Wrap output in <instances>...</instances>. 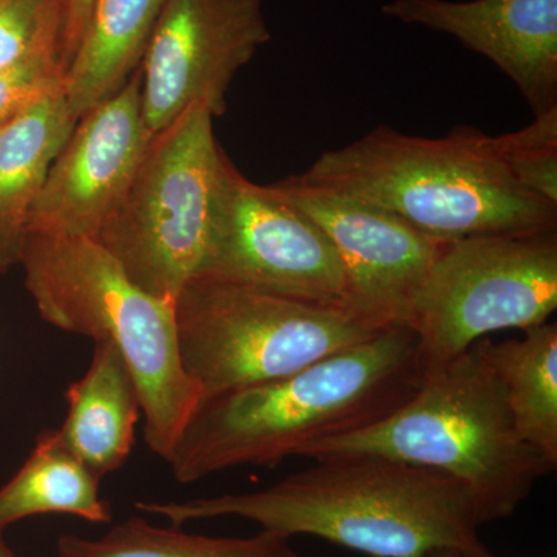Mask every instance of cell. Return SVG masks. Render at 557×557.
Returning <instances> with one entry per match:
<instances>
[{"mask_svg":"<svg viewBox=\"0 0 557 557\" xmlns=\"http://www.w3.org/2000/svg\"><path fill=\"white\" fill-rule=\"evenodd\" d=\"M375 456L437 469L474 497L480 525L507 519L556 471L520 437L500 381L479 344L424 375L416 394L379 423L321 440L298 457Z\"/></svg>","mask_w":557,"mask_h":557,"instance_id":"4","label":"cell"},{"mask_svg":"<svg viewBox=\"0 0 557 557\" xmlns=\"http://www.w3.org/2000/svg\"><path fill=\"white\" fill-rule=\"evenodd\" d=\"M421 557H494L491 553L486 555H474V553L460 552V549H437V552L426 553Z\"/></svg>","mask_w":557,"mask_h":557,"instance_id":"24","label":"cell"},{"mask_svg":"<svg viewBox=\"0 0 557 557\" xmlns=\"http://www.w3.org/2000/svg\"><path fill=\"white\" fill-rule=\"evenodd\" d=\"M21 265L47 324L119 348L137 384L146 443L166 461L201 401L180 358L174 302L137 287L97 240L28 234Z\"/></svg>","mask_w":557,"mask_h":557,"instance_id":"5","label":"cell"},{"mask_svg":"<svg viewBox=\"0 0 557 557\" xmlns=\"http://www.w3.org/2000/svg\"><path fill=\"white\" fill-rule=\"evenodd\" d=\"M523 333L478 344L504 387L520 437L557 467V324L548 321Z\"/></svg>","mask_w":557,"mask_h":557,"instance_id":"18","label":"cell"},{"mask_svg":"<svg viewBox=\"0 0 557 557\" xmlns=\"http://www.w3.org/2000/svg\"><path fill=\"white\" fill-rule=\"evenodd\" d=\"M100 480L65 445L58 429L40 432L20 471L0 487V531L39 515L75 516L97 525L112 522Z\"/></svg>","mask_w":557,"mask_h":557,"instance_id":"17","label":"cell"},{"mask_svg":"<svg viewBox=\"0 0 557 557\" xmlns=\"http://www.w3.org/2000/svg\"><path fill=\"white\" fill-rule=\"evenodd\" d=\"M139 511L182 527L240 518L263 531L314 536L370 557H421L437 549L486 555L471 491L437 469L391 458H325L252 493L186 502H139Z\"/></svg>","mask_w":557,"mask_h":557,"instance_id":"1","label":"cell"},{"mask_svg":"<svg viewBox=\"0 0 557 557\" xmlns=\"http://www.w3.org/2000/svg\"><path fill=\"white\" fill-rule=\"evenodd\" d=\"M199 276L319 306L344 309L346 299L343 263L327 236L270 185L249 182L226 156Z\"/></svg>","mask_w":557,"mask_h":557,"instance_id":"9","label":"cell"},{"mask_svg":"<svg viewBox=\"0 0 557 557\" xmlns=\"http://www.w3.org/2000/svg\"><path fill=\"white\" fill-rule=\"evenodd\" d=\"M174 311L180 358L201 399L284 379L383 332L343 307L207 276L182 288Z\"/></svg>","mask_w":557,"mask_h":557,"instance_id":"6","label":"cell"},{"mask_svg":"<svg viewBox=\"0 0 557 557\" xmlns=\"http://www.w3.org/2000/svg\"><path fill=\"white\" fill-rule=\"evenodd\" d=\"M168 0H94L64 97L76 119L116 94L137 72Z\"/></svg>","mask_w":557,"mask_h":557,"instance_id":"16","label":"cell"},{"mask_svg":"<svg viewBox=\"0 0 557 557\" xmlns=\"http://www.w3.org/2000/svg\"><path fill=\"white\" fill-rule=\"evenodd\" d=\"M94 0H67V10H65L64 33H62L61 57L64 61L65 69L76 47H78L81 36L86 28L87 20L91 10Z\"/></svg>","mask_w":557,"mask_h":557,"instance_id":"23","label":"cell"},{"mask_svg":"<svg viewBox=\"0 0 557 557\" xmlns=\"http://www.w3.org/2000/svg\"><path fill=\"white\" fill-rule=\"evenodd\" d=\"M182 527L160 528L145 519L116 523L102 539L62 534L60 557H307L281 534L260 531L252 537H208Z\"/></svg>","mask_w":557,"mask_h":557,"instance_id":"19","label":"cell"},{"mask_svg":"<svg viewBox=\"0 0 557 557\" xmlns=\"http://www.w3.org/2000/svg\"><path fill=\"white\" fill-rule=\"evenodd\" d=\"M423 380L413 330L386 329L284 379L201 399L166 463L183 485L244 465L276 467L321 440L379 423Z\"/></svg>","mask_w":557,"mask_h":557,"instance_id":"2","label":"cell"},{"mask_svg":"<svg viewBox=\"0 0 557 557\" xmlns=\"http://www.w3.org/2000/svg\"><path fill=\"white\" fill-rule=\"evenodd\" d=\"M270 186L332 242L346 276L344 309L380 330L409 327L413 300L453 239L423 233L364 201L306 185L296 175Z\"/></svg>","mask_w":557,"mask_h":557,"instance_id":"11","label":"cell"},{"mask_svg":"<svg viewBox=\"0 0 557 557\" xmlns=\"http://www.w3.org/2000/svg\"><path fill=\"white\" fill-rule=\"evenodd\" d=\"M62 440L100 478L119 471L134 446L141 416L137 384L123 355L109 341H95L87 372L65 392Z\"/></svg>","mask_w":557,"mask_h":557,"instance_id":"14","label":"cell"},{"mask_svg":"<svg viewBox=\"0 0 557 557\" xmlns=\"http://www.w3.org/2000/svg\"><path fill=\"white\" fill-rule=\"evenodd\" d=\"M381 11L454 36L493 61L534 116L557 108V0H392Z\"/></svg>","mask_w":557,"mask_h":557,"instance_id":"13","label":"cell"},{"mask_svg":"<svg viewBox=\"0 0 557 557\" xmlns=\"http://www.w3.org/2000/svg\"><path fill=\"white\" fill-rule=\"evenodd\" d=\"M493 141L498 159L520 188L557 208V108Z\"/></svg>","mask_w":557,"mask_h":557,"instance_id":"20","label":"cell"},{"mask_svg":"<svg viewBox=\"0 0 557 557\" xmlns=\"http://www.w3.org/2000/svg\"><path fill=\"white\" fill-rule=\"evenodd\" d=\"M0 557H20L7 545L2 531H0Z\"/></svg>","mask_w":557,"mask_h":557,"instance_id":"25","label":"cell"},{"mask_svg":"<svg viewBox=\"0 0 557 557\" xmlns=\"http://www.w3.org/2000/svg\"><path fill=\"white\" fill-rule=\"evenodd\" d=\"M226 153L214 116L190 106L150 139L129 188L97 240L137 287L172 300L207 258Z\"/></svg>","mask_w":557,"mask_h":557,"instance_id":"7","label":"cell"},{"mask_svg":"<svg viewBox=\"0 0 557 557\" xmlns=\"http://www.w3.org/2000/svg\"><path fill=\"white\" fill-rule=\"evenodd\" d=\"M270 38L260 0H168L138 67L150 137L194 104L222 116L234 76Z\"/></svg>","mask_w":557,"mask_h":557,"instance_id":"10","label":"cell"},{"mask_svg":"<svg viewBox=\"0 0 557 557\" xmlns=\"http://www.w3.org/2000/svg\"><path fill=\"white\" fill-rule=\"evenodd\" d=\"M150 139L137 70L116 94L76 121L33 205L28 234L97 239Z\"/></svg>","mask_w":557,"mask_h":557,"instance_id":"12","label":"cell"},{"mask_svg":"<svg viewBox=\"0 0 557 557\" xmlns=\"http://www.w3.org/2000/svg\"><path fill=\"white\" fill-rule=\"evenodd\" d=\"M557 309L555 231L453 239L432 263L410 311L424 375L480 339L527 330Z\"/></svg>","mask_w":557,"mask_h":557,"instance_id":"8","label":"cell"},{"mask_svg":"<svg viewBox=\"0 0 557 557\" xmlns=\"http://www.w3.org/2000/svg\"><path fill=\"white\" fill-rule=\"evenodd\" d=\"M76 121L61 90L0 127V274L21 265L33 205Z\"/></svg>","mask_w":557,"mask_h":557,"instance_id":"15","label":"cell"},{"mask_svg":"<svg viewBox=\"0 0 557 557\" xmlns=\"http://www.w3.org/2000/svg\"><path fill=\"white\" fill-rule=\"evenodd\" d=\"M299 182L384 209L442 239L555 231L557 208L520 188L493 137L457 126L423 138L387 126L327 150Z\"/></svg>","mask_w":557,"mask_h":557,"instance_id":"3","label":"cell"},{"mask_svg":"<svg viewBox=\"0 0 557 557\" xmlns=\"http://www.w3.org/2000/svg\"><path fill=\"white\" fill-rule=\"evenodd\" d=\"M64 83L65 64L60 51L33 54L0 69V127L64 90Z\"/></svg>","mask_w":557,"mask_h":557,"instance_id":"22","label":"cell"},{"mask_svg":"<svg viewBox=\"0 0 557 557\" xmlns=\"http://www.w3.org/2000/svg\"><path fill=\"white\" fill-rule=\"evenodd\" d=\"M65 10L67 0H0V69L33 54L61 53Z\"/></svg>","mask_w":557,"mask_h":557,"instance_id":"21","label":"cell"}]
</instances>
